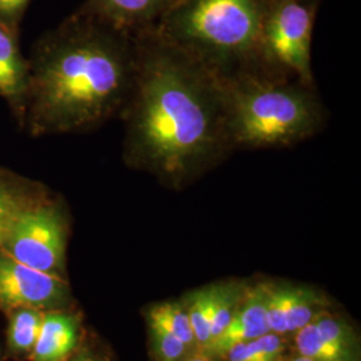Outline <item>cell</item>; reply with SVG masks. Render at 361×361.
Returning a JSON list of instances; mask_svg holds the SVG:
<instances>
[{
	"mask_svg": "<svg viewBox=\"0 0 361 361\" xmlns=\"http://www.w3.org/2000/svg\"><path fill=\"white\" fill-rule=\"evenodd\" d=\"M137 71L125 121L123 159L178 188L232 150L219 78L158 38L135 34Z\"/></svg>",
	"mask_w": 361,
	"mask_h": 361,
	"instance_id": "obj_1",
	"label": "cell"
},
{
	"mask_svg": "<svg viewBox=\"0 0 361 361\" xmlns=\"http://www.w3.org/2000/svg\"><path fill=\"white\" fill-rule=\"evenodd\" d=\"M23 130L78 134L121 118L137 71L135 34L80 8L34 44Z\"/></svg>",
	"mask_w": 361,
	"mask_h": 361,
	"instance_id": "obj_2",
	"label": "cell"
},
{
	"mask_svg": "<svg viewBox=\"0 0 361 361\" xmlns=\"http://www.w3.org/2000/svg\"><path fill=\"white\" fill-rule=\"evenodd\" d=\"M273 0H177L155 35L217 78L269 73L261 37Z\"/></svg>",
	"mask_w": 361,
	"mask_h": 361,
	"instance_id": "obj_3",
	"label": "cell"
},
{
	"mask_svg": "<svg viewBox=\"0 0 361 361\" xmlns=\"http://www.w3.org/2000/svg\"><path fill=\"white\" fill-rule=\"evenodd\" d=\"M219 80L232 150L293 146L323 128V104L313 87L271 73Z\"/></svg>",
	"mask_w": 361,
	"mask_h": 361,
	"instance_id": "obj_4",
	"label": "cell"
},
{
	"mask_svg": "<svg viewBox=\"0 0 361 361\" xmlns=\"http://www.w3.org/2000/svg\"><path fill=\"white\" fill-rule=\"evenodd\" d=\"M70 226L65 200L47 188L18 213L0 250L37 271L66 277Z\"/></svg>",
	"mask_w": 361,
	"mask_h": 361,
	"instance_id": "obj_5",
	"label": "cell"
},
{
	"mask_svg": "<svg viewBox=\"0 0 361 361\" xmlns=\"http://www.w3.org/2000/svg\"><path fill=\"white\" fill-rule=\"evenodd\" d=\"M316 0H273L261 37V62L267 71L293 75L313 87L312 34Z\"/></svg>",
	"mask_w": 361,
	"mask_h": 361,
	"instance_id": "obj_6",
	"label": "cell"
},
{
	"mask_svg": "<svg viewBox=\"0 0 361 361\" xmlns=\"http://www.w3.org/2000/svg\"><path fill=\"white\" fill-rule=\"evenodd\" d=\"M66 277L37 271L0 250V312L73 310Z\"/></svg>",
	"mask_w": 361,
	"mask_h": 361,
	"instance_id": "obj_7",
	"label": "cell"
},
{
	"mask_svg": "<svg viewBox=\"0 0 361 361\" xmlns=\"http://www.w3.org/2000/svg\"><path fill=\"white\" fill-rule=\"evenodd\" d=\"M28 74V59L19 46V30L0 23V97L20 129L26 114Z\"/></svg>",
	"mask_w": 361,
	"mask_h": 361,
	"instance_id": "obj_8",
	"label": "cell"
},
{
	"mask_svg": "<svg viewBox=\"0 0 361 361\" xmlns=\"http://www.w3.org/2000/svg\"><path fill=\"white\" fill-rule=\"evenodd\" d=\"M267 285L246 289L237 301L232 320L221 335L213 340L202 355L221 356L226 349L237 343L250 341L269 332L267 323Z\"/></svg>",
	"mask_w": 361,
	"mask_h": 361,
	"instance_id": "obj_9",
	"label": "cell"
},
{
	"mask_svg": "<svg viewBox=\"0 0 361 361\" xmlns=\"http://www.w3.org/2000/svg\"><path fill=\"white\" fill-rule=\"evenodd\" d=\"M177 0H86L82 11L130 34L154 27Z\"/></svg>",
	"mask_w": 361,
	"mask_h": 361,
	"instance_id": "obj_10",
	"label": "cell"
},
{
	"mask_svg": "<svg viewBox=\"0 0 361 361\" xmlns=\"http://www.w3.org/2000/svg\"><path fill=\"white\" fill-rule=\"evenodd\" d=\"M83 338L82 320L74 310L43 312L38 340L28 361H63Z\"/></svg>",
	"mask_w": 361,
	"mask_h": 361,
	"instance_id": "obj_11",
	"label": "cell"
},
{
	"mask_svg": "<svg viewBox=\"0 0 361 361\" xmlns=\"http://www.w3.org/2000/svg\"><path fill=\"white\" fill-rule=\"evenodd\" d=\"M46 189L42 182L0 166V245L18 213Z\"/></svg>",
	"mask_w": 361,
	"mask_h": 361,
	"instance_id": "obj_12",
	"label": "cell"
},
{
	"mask_svg": "<svg viewBox=\"0 0 361 361\" xmlns=\"http://www.w3.org/2000/svg\"><path fill=\"white\" fill-rule=\"evenodd\" d=\"M6 353L8 359L28 361L38 340L43 312L31 308H18L6 313Z\"/></svg>",
	"mask_w": 361,
	"mask_h": 361,
	"instance_id": "obj_13",
	"label": "cell"
},
{
	"mask_svg": "<svg viewBox=\"0 0 361 361\" xmlns=\"http://www.w3.org/2000/svg\"><path fill=\"white\" fill-rule=\"evenodd\" d=\"M284 349L281 336L268 332L255 340L234 344L221 356L228 361H279Z\"/></svg>",
	"mask_w": 361,
	"mask_h": 361,
	"instance_id": "obj_14",
	"label": "cell"
},
{
	"mask_svg": "<svg viewBox=\"0 0 361 361\" xmlns=\"http://www.w3.org/2000/svg\"><path fill=\"white\" fill-rule=\"evenodd\" d=\"M147 322L164 326L169 332L178 337L188 348H197L188 313L182 310L180 304L165 302L155 305L149 310Z\"/></svg>",
	"mask_w": 361,
	"mask_h": 361,
	"instance_id": "obj_15",
	"label": "cell"
},
{
	"mask_svg": "<svg viewBox=\"0 0 361 361\" xmlns=\"http://www.w3.org/2000/svg\"><path fill=\"white\" fill-rule=\"evenodd\" d=\"M237 286L216 285L212 286L210 304V343L216 340L232 320L233 312L240 298Z\"/></svg>",
	"mask_w": 361,
	"mask_h": 361,
	"instance_id": "obj_16",
	"label": "cell"
},
{
	"mask_svg": "<svg viewBox=\"0 0 361 361\" xmlns=\"http://www.w3.org/2000/svg\"><path fill=\"white\" fill-rule=\"evenodd\" d=\"M210 304L212 286L194 292L186 312L200 353H204L210 344Z\"/></svg>",
	"mask_w": 361,
	"mask_h": 361,
	"instance_id": "obj_17",
	"label": "cell"
},
{
	"mask_svg": "<svg viewBox=\"0 0 361 361\" xmlns=\"http://www.w3.org/2000/svg\"><path fill=\"white\" fill-rule=\"evenodd\" d=\"M314 296L302 288H286V329L297 332L314 317Z\"/></svg>",
	"mask_w": 361,
	"mask_h": 361,
	"instance_id": "obj_18",
	"label": "cell"
},
{
	"mask_svg": "<svg viewBox=\"0 0 361 361\" xmlns=\"http://www.w3.org/2000/svg\"><path fill=\"white\" fill-rule=\"evenodd\" d=\"M296 345L301 356L314 361H347L329 347L310 322L296 332Z\"/></svg>",
	"mask_w": 361,
	"mask_h": 361,
	"instance_id": "obj_19",
	"label": "cell"
},
{
	"mask_svg": "<svg viewBox=\"0 0 361 361\" xmlns=\"http://www.w3.org/2000/svg\"><path fill=\"white\" fill-rule=\"evenodd\" d=\"M312 323L323 337L324 341L329 347L335 349L340 356L348 360L350 338H349V332L345 328V324L341 323L338 319H335V316L326 312H320L314 314Z\"/></svg>",
	"mask_w": 361,
	"mask_h": 361,
	"instance_id": "obj_20",
	"label": "cell"
},
{
	"mask_svg": "<svg viewBox=\"0 0 361 361\" xmlns=\"http://www.w3.org/2000/svg\"><path fill=\"white\" fill-rule=\"evenodd\" d=\"M149 329L153 341L154 355L158 361H180L189 348L178 337L169 332L164 326L149 322Z\"/></svg>",
	"mask_w": 361,
	"mask_h": 361,
	"instance_id": "obj_21",
	"label": "cell"
},
{
	"mask_svg": "<svg viewBox=\"0 0 361 361\" xmlns=\"http://www.w3.org/2000/svg\"><path fill=\"white\" fill-rule=\"evenodd\" d=\"M267 323L269 332L276 335H284L286 329V288L268 286L267 293Z\"/></svg>",
	"mask_w": 361,
	"mask_h": 361,
	"instance_id": "obj_22",
	"label": "cell"
},
{
	"mask_svg": "<svg viewBox=\"0 0 361 361\" xmlns=\"http://www.w3.org/2000/svg\"><path fill=\"white\" fill-rule=\"evenodd\" d=\"M31 0H0V23L19 30Z\"/></svg>",
	"mask_w": 361,
	"mask_h": 361,
	"instance_id": "obj_23",
	"label": "cell"
},
{
	"mask_svg": "<svg viewBox=\"0 0 361 361\" xmlns=\"http://www.w3.org/2000/svg\"><path fill=\"white\" fill-rule=\"evenodd\" d=\"M63 361H111L110 357L104 353V350L91 345L86 343V338L80 343L78 347L67 359Z\"/></svg>",
	"mask_w": 361,
	"mask_h": 361,
	"instance_id": "obj_24",
	"label": "cell"
},
{
	"mask_svg": "<svg viewBox=\"0 0 361 361\" xmlns=\"http://www.w3.org/2000/svg\"><path fill=\"white\" fill-rule=\"evenodd\" d=\"M292 361H314L312 360V359H308V357H304V356H300V357H297L295 360Z\"/></svg>",
	"mask_w": 361,
	"mask_h": 361,
	"instance_id": "obj_25",
	"label": "cell"
}]
</instances>
